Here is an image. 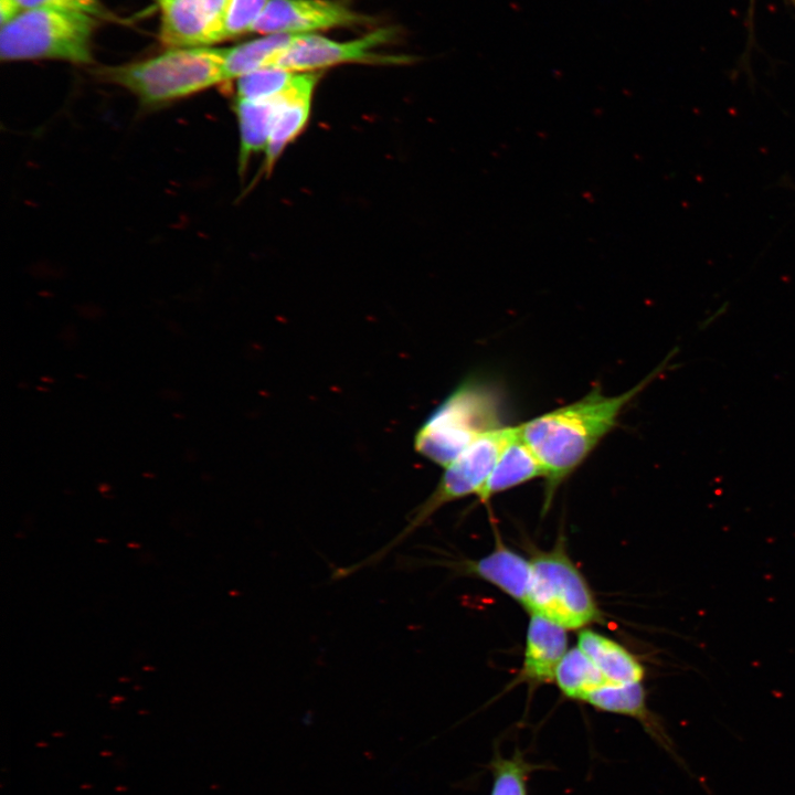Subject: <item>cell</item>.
<instances>
[{"instance_id":"7a4b0ae2","label":"cell","mask_w":795,"mask_h":795,"mask_svg":"<svg viewBox=\"0 0 795 795\" xmlns=\"http://www.w3.org/2000/svg\"><path fill=\"white\" fill-rule=\"evenodd\" d=\"M106 80L148 108L186 98L225 81V49H172L155 57L105 68Z\"/></svg>"},{"instance_id":"603a6c76","label":"cell","mask_w":795,"mask_h":795,"mask_svg":"<svg viewBox=\"0 0 795 795\" xmlns=\"http://www.w3.org/2000/svg\"><path fill=\"white\" fill-rule=\"evenodd\" d=\"M112 754H113L112 752H102L100 753L102 756H110Z\"/></svg>"},{"instance_id":"30bf717a","label":"cell","mask_w":795,"mask_h":795,"mask_svg":"<svg viewBox=\"0 0 795 795\" xmlns=\"http://www.w3.org/2000/svg\"><path fill=\"white\" fill-rule=\"evenodd\" d=\"M319 80L316 72L295 73L288 87L277 97L273 127L265 151V170H272L283 150L306 127L311 108V98Z\"/></svg>"},{"instance_id":"9c48e42d","label":"cell","mask_w":795,"mask_h":795,"mask_svg":"<svg viewBox=\"0 0 795 795\" xmlns=\"http://www.w3.org/2000/svg\"><path fill=\"white\" fill-rule=\"evenodd\" d=\"M368 20L347 6L330 0H268L251 32L299 34L360 24Z\"/></svg>"},{"instance_id":"cb8c5ba5","label":"cell","mask_w":795,"mask_h":795,"mask_svg":"<svg viewBox=\"0 0 795 795\" xmlns=\"http://www.w3.org/2000/svg\"><path fill=\"white\" fill-rule=\"evenodd\" d=\"M91 787H92V786H91L89 784H88V785H87V784H84V785L81 786V788H91Z\"/></svg>"},{"instance_id":"ffe728a7","label":"cell","mask_w":795,"mask_h":795,"mask_svg":"<svg viewBox=\"0 0 795 795\" xmlns=\"http://www.w3.org/2000/svg\"><path fill=\"white\" fill-rule=\"evenodd\" d=\"M267 2L268 0H230L225 20V39L251 32Z\"/></svg>"},{"instance_id":"7402d4cb","label":"cell","mask_w":795,"mask_h":795,"mask_svg":"<svg viewBox=\"0 0 795 795\" xmlns=\"http://www.w3.org/2000/svg\"><path fill=\"white\" fill-rule=\"evenodd\" d=\"M23 9L17 0H0L1 26L12 21Z\"/></svg>"},{"instance_id":"484cf974","label":"cell","mask_w":795,"mask_h":795,"mask_svg":"<svg viewBox=\"0 0 795 795\" xmlns=\"http://www.w3.org/2000/svg\"><path fill=\"white\" fill-rule=\"evenodd\" d=\"M116 791H126V787H116Z\"/></svg>"},{"instance_id":"7c38bea8","label":"cell","mask_w":795,"mask_h":795,"mask_svg":"<svg viewBox=\"0 0 795 795\" xmlns=\"http://www.w3.org/2000/svg\"><path fill=\"white\" fill-rule=\"evenodd\" d=\"M456 566L465 574L491 583L526 607L532 576L531 560L508 548L499 537L489 554L478 560H466Z\"/></svg>"},{"instance_id":"e0dca14e","label":"cell","mask_w":795,"mask_h":795,"mask_svg":"<svg viewBox=\"0 0 795 795\" xmlns=\"http://www.w3.org/2000/svg\"><path fill=\"white\" fill-rule=\"evenodd\" d=\"M487 768L491 774L489 795H529L530 776L547 765L528 761L524 752L517 748L509 756L494 751Z\"/></svg>"},{"instance_id":"d4e9b609","label":"cell","mask_w":795,"mask_h":795,"mask_svg":"<svg viewBox=\"0 0 795 795\" xmlns=\"http://www.w3.org/2000/svg\"><path fill=\"white\" fill-rule=\"evenodd\" d=\"M52 734H53L54 736H61V735H63V733H61V732H56V733H52Z\"/></svg>"},{"instance_id":"5b68a950","label":"cell","mask_w":795,"mask_h":795,"mask_svg":"<svg viewBox=\"0 0 795 795\" xmlns=\"http://www.w3.org/2000/svg\"><path fill=\"white\" fill-rule=\"evenodd\" d=\"M515 431L516 426H500L477 437L458 457L444 467L445 470L436 488L415 509L401 532L364 560L341 568V574L347 576L380 562L444 505L469 495H478Z\"/></svg>"},{"instance_id":"ba28073f","label":"cell","mask_w":795,"mask_h":795,"mask_svg":"<svg viewBox=\"0 0 795 795\" xmlns=\"http://www.w3.org/2000/svg\"><path fill=\"white\" fill-rule=\"evenodd\" d=\"M160 39L172 49L200 47L225 39L230 0H159Z\"/></svg>"},{"instance_id":"4fadbf2b","label":"cell","mask_w":795,"mask_h":795,"mask_svg":"<svg viewBox=\"0 0 795 795\" xmlns=\"http://www.w3.org/2000/svg\"><path fill=\"white\" fill-rule=\"evenodd\" d=\"M537 477H544V470L530 447L522 439L519 426L504 447L487 481L478 492L480 501Z\"/></svg>"},{"instance_id":"d6986e66","label":"cell","mask_w":795,"mask_h":795,"mask_svg":"<svg viewBox=\"0 0 795 795\" xmlns=\"http://www.w3.org/2000/svg\"><path fill=\"white\" fill-rule=\"evenodd\" d=\"M295 76L276 67H263L236 78L235 97L245 99H269L284 92Z\"/></svg>"},{"instance_id":"44dd1931","label":"cell","mask_w":795,"mask_h":795,"mask_svg":"<svg viewBox=\"0 0 795 795\" xmlns=\"http://www.w3.org/2000/svg\"><path fill=\"white\" fill-rule=\"evenodd\" d=\"M23 10L35 8H50L78 11L98 17L103 9L97 0H17Z\"/></svg>"},{"instance_id":"9a60e30c","label":"cell","mask_w":795,"mask_h":795,"mask_svg":"<svg viewBox=\"0 0 795 795\" xmlns=\"http://www.w3.org/2000/svg\"><path fill=\"white\" fill-rule=\"evenodd\" d=\"M277 96L269 99L235 97L233 108L240 129L239 168L243 171L250 158L266 151L273 127Z\"/></svg>"},{"instance_id":"4316f807","label":"cell","mask_w":795,"mask_h":795,"mask_svg":"<svg viewBox=\"0 0 795 795\" xmlns=\"http://www.w3.org/2000/svg\"><path fill=\"white\" fill-rule=\"evenodd\" d=\"M36 746H46V743H38Z\"/></svg>"},{"instance_id":"52a82bcc","label":"cell","mask_w":795,"mask_h":795,"mask_svg":"<svg viewBox=\"0 0 795 795\" xmlns=\"http://www.w3.org/2000/svg\"><path fill=\"white\" fill-rule=\"evenodd\" d=\"M394 35V30L384 28L360 39L337 42L316 34L299 33L286 47L274 53L264 67L304 73L347 62L390 63V57L379 56L375 50Z\"/></svg>"},{"instance_id":"6da1fadb","label":"cell","mask_w":795,"mask_h":795,"mask_svg":"<svg viewBox=\"0 0 795 795\" xmlns=\"http://www.w3.org/2000/svg\"><path fill=\"white\" fill-rule=\"evenodd\" d=\"M664 365L634 388L606 395L600 388L580 400L536 416L520 425L522 439L544 470L545 508L554 491L617 424L624 407L650 383Z\"/></svg>"},{"instance_id":"8992f818","label":"cell","mask_w":795,"mask_h":795,"mask_svg":"<svg viewBox=\"0 0 795 795\" xmlns=\"http://www.w3.org/2000/svg\"><path fill=\"white\" fill-rule=\"evenodd\" d=\"M532 576L526 608L566 629L601 619L592 592L564 548L538 552L531 559Z\"/></svg>"},{"instance_id":"5bb4252c","label":"cell","mask_w":795,"mask_h":795,"mask_svg":"<svg viewBox=\"0 0 795 795\" xmlns=\"http://www.w3.org/2000/svg\"><path fill=\"white\" fill-rule=\"evenodd\" d=\"M577 647L595 664L607 682H642L645 676L644 666L629 650L595 630L582 629Z\"/></svg>"},{"instance_id":"8fae6325","label":"cell","mask_w":795,"mask_h":795,"mask_svg":"<svg viewBox=\"0 0 795 795\" xmlns=\"http://www.w3.org/2000/svg\"><path fill=\"white\" fill-rule=\"evenodd\" d=\"M566 651V628L542 615L530 613L521 678L534 685L552 681Z\"/></svg>"},{"instance_id":"277c9868","label":"cell","mask_w":795,"mask_h":795,"mask_svg":"<svg viewBox=\"0 0 795 795\" xmlns=\"http://www.w3.org/2000/svg\"><path fill=\"white\" fill-rule=\"evenodd\" d=\"M95 25V17L84 12L50 8L23 10L1 26V60L55 59L89 63Z\"/></svg>"},{"instance_id":"3957f363","label":"cell","mask_w":795,"mask_h":795,"mask_svg":"<svg viewBox=\"0 0 795 795\" xmlns=\"http://www.w3.org/2000/svg\"><path fill=\"white\" fill-rule=\"evenodd\" d=\"M494 391L477 379L463 381L424 421L414 446L446 467L484 433L500 427Z\"/></svg>"},{"instance_id":"2e32d148","label":"cell","mask_w":795,"mask_h":795,"mask_svg":"<svg viewBox=\"0 0 795 795\" xmlns=\"http://www.w3.org/2000/svg\"><path fill=\"white\" fill-rule=\"evenodd\" d=\"M554 680L566 698L581 701H584L591 691L607 682L580 647L566 651L556 667Z\"/></svg>"},{"instance_id":"ac0fdd59","label":"cell","mask_w":795,"mask_h":795,"mask_svg":"<svg viewBox=\"0 0 795 795\" xmlns=\"http://www.w3.org/2000/svg\"><path fill=\"white\" fill-rule=\"evenodd\" d=\"M296 34H267L266 36L225 49V81L236 80L263 68L266 61L286 47Z\"/></svg>"}]
</instances>
